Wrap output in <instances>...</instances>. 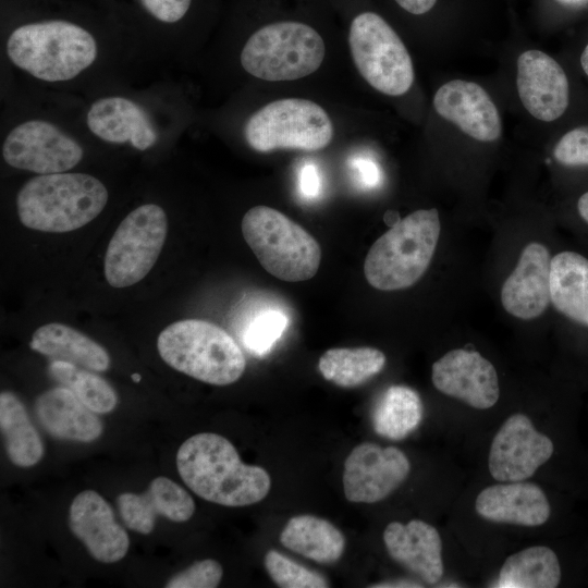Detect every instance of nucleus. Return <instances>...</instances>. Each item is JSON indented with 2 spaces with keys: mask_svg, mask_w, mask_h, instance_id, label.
<instances>
[{
  "mask_svg": "<svg viewBox=\"0 0 588 588\" xmlns=\"http://www.w3.org/2000/svg\"><path fill=\"white\" fill-rule=\"evenodd\" d=\"M1 47L11 68L51 86L85 83L130 51L107 14L70 0H1Z\"/></svg>",
  "mask_w": 588,
  "mask_h": 588,
  "instance_id": "f257e3e1",
  "label": "nucleus"
},
{
  "mask_svg": "<svg viewBox=\"0 0 588 588\" xmlns=\"http://www.w3.org/2000/svg\"><path fill=\"white\" fill-rule=\"evenodd\" d=\"M176 467L194 493L224 506L257 503L271 487L267 470L244 464L234 445L217 433H197L184 441L176 454Z\"/></svg>",
  "mask_w": 588,
  "mask_h": 588,
  "instance_id": "f03ea898",
  "label": "nucleus"
},
{
  "mask_svg": "<svg viewBox=\"0 0 588 588\" xmlns=\"http://www.w3.org/2000/svg\"><path fill=\"white\" fill-rule=\"evenodd\" d=\"M108 200L109 192L101 180L71 170L30 177L17 193L16 209L24 226L63 233L93 221Z\"/></svg>",
  "mask_w": 588,
  "mask_h": 588,
  "instance_id": "7ed1b4c3",
  "label": "nucleus"
},
{
  "mask_svg": "<svg viewBox=\"0 0 588 588\" xmlns=\"http://www.w3.org/2000/svg\"><path fill=\"white\" fill-rule=\"evenodd\" d=\"M437 209L414 211L394 223L370 247L364 273L380 291L414 285L428 269L440 236Z\"/></svg>",
  "mask_w": 588,
  "mask_h": 588,
  "instance_id": "20e7f679",
  "label": "nucleus"
},
{
  "mask_svg": "<svg viewBox=\"0 0 588 588\" xmlns=\"http://www.w3.org/2000/svg\"><path fill=\"white\" fill-rule=\"evenodd\" d=\"M157 347L169 366L209 384H231L242 377L246 367L236 341L206 320L173 322L159 334Z\"/></svg>",
  "mask_w": 588,
  "mask_h": 588,
  "instance_id": "39448f33",
  "label": "nucleus"
},
{
  "mask_svg": "<svg viewBox=\"0 0 588 588\" xmlns=\"http://www.w3.org/2000/svg\"><path fill=\"white\" fill-rule=\"evenodd\" d=\"M241 229L259 264L273 277L301 282L317 273L321 260L319 243L284 213L255 206L244 215Z\"/></svg>",
  "mask_w": 588,
  "mask_h": 588,
  "instance_id": "423d86ee",
  "label": "nucleus"
},
{
  "mask_svg": "<svg viewBox=\"0 0 588 588\" xmlns=\"http://www.w3.org/2000/svg\"><path fill=\"white\" fill-rule=\"evenodd\" d=\"M326 46L319 33L295 21L274 22L255 30L244 44L245 72L268 82L294 81L319 69Z\"/></svg>",
  "mask_w": 588,
  "mask_h": 588,
  "instance_id": "0eeeda50",
  "label": "nucleus"
},
{
  "mask_svg": "<svg viewBox=\"0 0 588 588\" xmlns=\"http://www.w3.org/2000/svg\"><path fill=\"white\" fill-rule=\"evenodd\" d=\"M87 133L101 143L140 152L171 137V117L156 101L127 91H102L83 112Z\"/></svg>",
  "mask_w": 588,
  "mask_h": 588,
  "instance_id": "6e6552de",
  "label": "nucleus"
},
{
  "mask_svg": "<svg viewBox=\"0 0 588 588\" xmlns=\"http://www.w3.org/2000/svg\"><path fill=\"white\" fill-rule=\"evenodd\" d=\"M333 124L322 107L301 98L269 102L244 125L248 146L259 152L274 149L320 150L333 137Z\"/></svg>",
  "mask_w": 588,
  "mask_h": 588,
  "instance_id": "1a4fd4ad",
  "label": "nucleus"
},
{
  "mask_svg": "<svg viewBox=\"0 0 588 588\" xmlns=\"http://www.w3.org/2000/svg\"><path fill=\"white\" fill-rule=\"evenodd\" d=\"M348 44L353 61L376 90L401 96L414 82L411 56L395 30L377 13L363 12L351 23Z\"/></svg>",
  "mask_w": 588,
  "mask_h": 588,
  "instance_id": "9d476101",
  "label": "nucleus"
},
{
  "mask_svg": "<svg viewBox=\"0 0 588 588\" xmlns=\"http://www.w3.org/2000/svg\"><path fill=\"white\" fill-rule=\"evenodd\" d=\"M2 137L3 161L13 169L36 175L71 171L85 156L77 136L49 118H21Z\"/></svg>",
  "mask_w": 588,
  "mask_h": 588,
  "instance_id": "9b49d317",
  "label": "nucleus"
},
{
  "mask_svg": "<svg viewBox=\"0 0 588 588\" xmlns=\"http://www.w3.org/2000/svg\"><path fill=\"white\" fill-rule=\"evenodd\" d=\"M168 217L157 204H144L121 221L105 257V277L113 287L139 282L151 270L163 247Z\"/></svg>",
  "mask_w": 588,
  "mask_h": 588,
  "instance_id": "f8f14e48",
  "label": "nucleus"
},
{
  "mask_svg": "<svg viewBox=\"0 0 588 588\" xmlns=\"http://www.w3.org/2000/svg\"><path fill=\"white\" fill-rule=\"evenodd\" d=\"M196 0H91L119 28L132 52L171 54L175 34L187 22Z\"/></svg>",
  "mask_w": 588,
  "mask_h": 588,
  "instance_id": "ddd939ff",
  "label": "nucleus"
},
{
  "mask_svg": "<svg viewBox=\"0 0 588 588\" xmlns=\"http://www.w3.org/2000/svg\"><path fill=\"white\" fill-rule=\"evenodd\" d=\"M411 464L395 446L371 442L355 446L344 462L345 498L355 503H376L389 497L407 478Z\"/></svg>",
  "mask_w": 588,
  "mask_h": 588,
  "instance_id": "4468645a",
  "label": "nucleus"
},
{
  "mask_svg": "<svg viewBox=\"0 0 588 588\" xmlns=\"http://www.w3.org/2000/svg\"><path fill=\"white\" fill-rule=\"evenodd\" d=\"M553 452L552 440L537 431L528 416L517 413L493 437L488 468L498 481H523L547 463Z\"/></svg>",
  "mask_w": 588,
  "mask_h": 588,
  "instance_id": "2eb2a0df",
  "label": "nucleus"
},
{
  "mask_svg": "<svg viewBox=\"0 0 588 588\" xmlns=\"http://www.w3.org/2000/svg\"><path fill=\"white\" fill-rule=\"evenodd\" d=\"M432 383L441 393L478 409L492 407L500 385L494 366L476 351L456 348L432 365Z\"/></svg>",
  "mask_w": 588,
  "mask_h": 588,
  "instance_id": "dca6fc26",
  "label": "nucleus"
},
{
  "mask_svg": "<svg viewBox=\"0 0 588 588\" xmlns=\"http://www.w3.org/2000/svg\"><path fill=\"white\" fill-rule=\"evenodd\" d=\"M517 91L525 109L536 119L551 122L568 106V81L549 54L527 50L517 59Z\"/></svg>",
  "mask_w": 588,
  "mask_h": 588,
  "instance_id": "f3484780",
  "label": "nucleus"
},
{
  "mask_svg": "<svg viewBox=\"0 0 588 588\" xmlns=\"http://www.w3.org/2000/svg\"><path fill=\"white\" fill-rule=\"evenodd\" d=\"M69 525L95 560L115 563L126 555L128 535L115 520L110 504L96 491L85 490L74 498Z\"/></svg>",
  "mask_w": 588,
  "mask_h": 588,
  "instance_id": "a211bd4d",
  "label": "nucleus"
},
{
  "mask_svg": "<svg viewBox=\"0 0 588 588\" xmlns=\"http://www.w3.org/2000/svg\"><path fill=\"white\" fill-rule=\"evenodd\" d=\"M433 107L440 117L477 140L493 142L501 136L498 109L477 83L454 79L443 84L433 97Z\"/></svg>",
  "mask_w": 588,
  "mask_h": 588,
  "instance_id": "6ab92c4d",
  "label": "nucleus"
},
{
  "mask_svg": "<svg viewBox=\"0 0 588 588\" xmlns=\"http://www.w3.org/2000/svg\"><path fill=\"white\" fill-rule=\"evenodd\" d=\"M550 265L551 256L543 244L526 245L501 289L502 306L510 315L530 320L546 311L551 302Z\"/></svg>",
  "mask_w": 588,
  "mask_h": 588,
  "instance_id": "aec40b11",
  "label": "nucleus"
},
{
  "mask_svg": "<svg viewBox=\"0 0 588 588\" xmlns=\"http://www.w3.org/2000/svg\"><path fill=\"white\" fill-rule=\"evenodd\" d=\"M117 502L126 527L144 535L152 531L157 516L182 523L195 512V502L187 491L162 476L155 478L144 493L124 492Z\"/></svg>",
  "mask_w": 588,
  "mask_h": 588,
  "instance_id": "412c9836",
  "label": "nucleus"
},
{
  "mask_svg": "<svg viewBox=\"0 0 588 588\" xmlns=\"http://www.w3.org/2000/svg\"><path fill=\"white\" fill-rule=\"evenodd\" d=\"M390 556L427 584H437L443 575L442 540L428 523L412 519L390 523L383 531Z\"/></svg>",
  "mask_w": 588,
  "mask_h": 588,
  "instance_id": "4be33fe9",
  "label": "nucleus"
},
{
  "mask_svg": "<svg viewBox=\"0 0 588 588\" xmlns=\"http://www.w3.org/2000/svg\"><path fill=\"white\" fill-rule=\"evenodd\" d=\"M476 512L485 519L522 526H540L551 513L543 490L532 483L511 481L485 488L476 498Z\"/></svg>",
  "mask_w": 588,
  "mask_h": 588,
  "instance_id": "5701e85b",
  "label": "nucleus"
},
{
  "mask_svg": "<svg viewBox=\"0 0 588 588\" xmlns=\"http://www.w3.org/2000/svg\"><path fill=\"white\" fill-rule=\"evenodd\" d=\"M35 414L46 432L59 440L88 443L102 433V422L96 413L62 385L38 396Z\"/></svg>",
  "mask_w": 588,
  "mask_h": 588,
  "instance_id": "b1692460",
  "label": "nucleus"
},
{
  "mask_svg": "<svg viewBox=\"0 0 588 588\" xmlns=\"http://www.w3.org/2000/svg\"><path fill=\"white\" fill-rule=\"evenodd\" d=\"M550 298L554 308L588 327V259L565 250L551 258Z\"/></svg>",
  "mask_w": 588,
  "mask_h": 588,
  "instance_id": "393cba45",
  "label": "nucleus"
},
{
  "mask_svg": "<svg viewBox=\"0 0 588 588\" xmlns=\"http://www.w3.org/2000/svg\"><path fill=\"white\" fill-rule=\"evenodd\" d=\"M30 348L50 357L93 371H106L110 367L108 352L94 340L62 323L52 322L39 327L32 336Z\"/></svg>",
  "mask_w": 588,
  "mask_h": 588,
  "instance_id": "a878e982",
  "label": "nucleus"
},
{
  "mask_svg": "<svg viewBox=\"0 0 588 588\" xmlns=\"http://www.w3.org/2000/svg\"><path fill=\"white\" fill-rule=\"evenodd\" d=\"M280 542L291 551L321 564H332L343 554L345 538L329 520L314 515L289 519Z\"/></svg>",
  "mask_w": 588,
  "mask_h": 588,
  "instance_id": "bb28decb",
  "label": "nucleus"
},
{
  "mask_svg": "<svg viewBox=\"0 0 588 588\" xmlns=\"http://www.w3.org/2000/svg\"><path fill=\"white\" fill-rule=\"evenodd\" d=\"M0 429L10 461L19 467L36 465L44 455L37 429L20 399L9 391L0 394Z\"/></svg>",
  "mask_w": 588,
  "mask_h": 588,
  "instance_id": "cd10ccee",
  "label": "nucleus"
},
{
  "mask_svg": "<svg viewBox=\"0 0 588 588\" xmlns=\"http://www.w3.org/2000/svg\"><path fill=\"white\" fill-rule=\"evenodd\" d=\"M555 552L544 546L529 547L510 555L503 563L499 588H554L561 581Z\"/></svg>",
  "mask_w": 588,
  "mask_h": 588,
  "instance_id": "c85d7f7f",
  "label": "nucleus"
},
{
  "mask_svg": "<svg viewBox=\"0 0 588 588\" xmlns=\"http://www.w3.org/2000/svg\"><path fill=\"white\" fill-rule=\"evenodd\" d=\"M424 416L419 394L406 385L389 387L372 412L376 433L391 440H402L413 432Z\"/></svg>",
  "mask_w": 588,
  "mask_h": 588,
  "instance_id": "c756f323",
  "label": "nucleus"
},
{
  "mask_svg": "<svg viewBox=\"0 0 588 588\" xmlns=\"http://www.w3.org/2000/svg\"><path fill=\"white\" fill-rule=\"evenodd\" d=\"M385 360V355L375 347H335L321 355L318 369L326 380L342 388H355L378 375Z\"/></svg>",
  "mask_w": 588,
  "mask_h": 588,
  "instance_id": "7c9ffc66",
  "label": "nucleus"
},
{
  "mask_svg": "<svg viewBox=\"0 0 588 588\" xmlns=\"http://www.w3.org/2000/svg\"><path fill=\"white\" fill-rule=\"evenodd\" d=\"M91 371L63 360H52L49 365V375L88 408L98 414L110 413L118 404L117 393L103 378Z\"/></svg>",
  "mask_w": 588,
  "mask_h": 588,
  "instance_id": "2f4dec72",
  "label": "nucleus"
},
{
  "mask_svg": "<svg viewBox=\"0 0 588 588\" xmlns=\"http://www.w3.org/2000/svg\"><path fill=\"white\" fill-rule=\"evenodd\" d=\"M289 321L287 315L282 309L261 308L244 322L238 333L240 340L250 354L262 357L282 338Z\"/></svg>",
  "mask_w": 588,
  "mask_h": 588,
  "instance_id": "473e14b6",
  "label": "nucleus"
},
{
  "mask_svg": "<svg viewBox=\"0 0 588 588\" xmlns=\"http://www.w3.org/2000/svg\"><path fill=\"white\" fill-rule=\"evenodd\" d=\"M265 567L271 579L282 588H326L328 580L319 573L292 561L275 550L265 556Z\"/></svg>",
  "mask_w": 588,
  "mask_h": 588,
  "instance_id": "72a5a7b5",
  "label": "nucleus"
},
{
  "mask_svg": "<svg viewBox=\"0 0 588 588\" xmlns=\"http://www.w3.org/2000/svg\"><path fill=\"white\" fill-rule=\"evenodd\" d=\"M220 563L212 559L197 561L189 567L174 575L166 585L167 588H215L222 578Z\"/></svg>",
  "mask_w": 588,
  "mask_h": 588,
  "instance_id": "f704fd0d",
  "label": "nucleus"
},
{
  "mask_svg": "<svg viewBox=\"0 0 588 588\" xmlns=\"http://www.w3.org/2000/svg\"><path fill=\"white\" fill-rule=\"evenodd\" d=\"M553 155L563 166H588V126L565 133L556 143Z\"/></svg>",
  "mask_w": 588,
  "mask_h": 588,
  "instance_id": "c9c22d12",
  "label": "nucleus"
},
{
  "mask_svg": "<svg viewBox=\"0 0 588 588\" xmlns=\"http://www.w3.org/2000/svg\"><path fill=\"white\" fill-rule=\"evenodd\" d=\"M298 187L302 196L307 199L317 198L322 188V180L317 166L307 162L298 173Z\"/></svg>",
  "mask_w": 588,
  "mask_h": 588,
  "instance_id": "e433bc0d",
  "label": "nucleus"
},
{
  "mask_svg": "<svg viewBox=\"0 0 588 588\" xmlns=\"http://www.w3.org/2000/svg\"><path fill=\"white\" fill-rule=\"evenodd\" d=\"M351 167L358 183L366 188H372L380 184L381 172L376 162L367 158H355Z\"/></svg>",
  "mask_w": 588,
  "mask_h": 588,
  "instance_id": "4c0bfd02",
  "label": "nucleus"
},
{
  "mask_svg": "<svg viewBox=\"0 0 588 588\" xmlns=\"http://www.w3.org/2000/svg\"><path fill=\"white\" fill-rule=\"evenodd\" d=\"M405 11L420 15L430 11L437 0H394Z\"/></svg>",
  "mask_w": 588,
  "mask_h": 588,
  "instance_id": "58836bf2",
  "label": "nucleus"
},
{
  "mask_svg": "<svg viewBox=\"0 0 588 588\" xmlns=\"http://www.w3.org/2000/svg\"><path fill=\"white\" fill-rule=\"evenodd\" d=\"M370 587L394 588V587H422V586L409 579H394V580H389V581H382V583H379L378 585H372Z\"/></svg>",
  "mask_w": 588,
  "mask_h": 588,
  "instance_id": "ea45409f",
  "label": "nucleus"
},
{
  "mask_svg": "<svg viewBox=\"0 0 588 588\" xmlns=\"http://www.w3.org/2000/svg\"><path fill=\"white\" fill-rule=\"evenodd\" d=\"M577 208L580 217L588 223V192L580 196Z\"/></svg>",
  "mask_w": 588,
  "mask_h": 588,
  "instance_id": "a19ab883",
  "label": "nucleus"
},
{
  "mask_svg": "<svg viewBox=\"0 0 588 588\" xmlns=\"http://www.w3.org/2000/svg\"><path fill=\"white\" fill-rule=\"evenodd\" d=\"M580 63H581L583 70L588 76V45L586 46V48L584 49L581 53Z\"/></svg>",
  "mask_w": 588,
  "mask_h": 588,
  "instance_id": "79ce46f5",
  "label": "nucleus"
},
{
  "mask_svg": "<svg viewBox=\"0 0 588 588\" xmlns=\"http://www.w3.org/2000/svg\"><path fill=\"white\" fill-rule=\"evenodd\" d=\"M558 1L567 5H578V4H583L584 2L588 0H558Z\"/></svg>",
  "mask_w": 588,
  "mask_h": 588,
  "instance_id": "37998d69",
  "label": "nucleus"
},
{
  "mask_svg": "<svg viewBox=\"0 0 588 588\" xmlns=\"http://www.w3.org/2000/svg\"><path fill=\"white\" fill-rule=\"evenodd\" d=\"M132 379H133L135 382H139L140 379H142V377H140L139 373H133V375H132Z\"/></svg>",
  "mask_w": 588,
  "mask_h": 588,
  "instance_id": "c03bdc74",
  "label": "nucleus"
}]
</instances>
